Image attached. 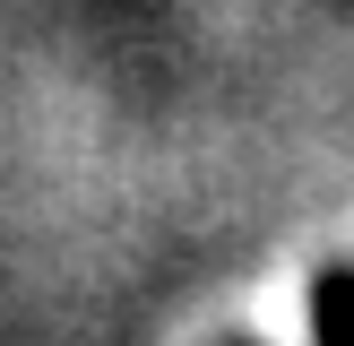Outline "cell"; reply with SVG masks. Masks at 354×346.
<instances>
[{
    "label": "cell",
    "mask_w": 354,
    "mask_h": 346,
    "mask_svg": "<svg viewBox=\"0 0 354 346\" xmlns=\"http://www.w3.org/2000/svg\"><path fill=\"white\" fill-rule=\"evenodd\" d=\"M311 346H354V260L311 277Z\"/></svg>",
    "instance_id": "cell-1"
},
{
    "label": "cell",
    "mask_w": 354,
    "mask_h": 346,
    "mask_svg": "<svg viewBox=\"0 0 354 346\" xmlns=\"http://www.w3.org/2000/svg\"><path fill=\"white\" fill-rule=\"evenodd\" d=\"M225 346H259V338H225Z\"/></svg>",
    "instance_id": "cell-2"
}]
</instances>
